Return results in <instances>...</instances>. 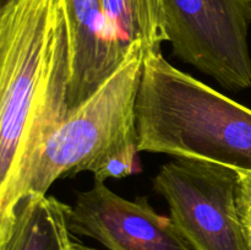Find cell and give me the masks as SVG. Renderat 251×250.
<instances>
[{"label": "cell", "instance_id": "cell-7", "mask_svg": "<svg viewBox=\"0 0 251 250\" xmlns=\"http://www.w3.org/2000/svg\"><path fill=\"white\" fill-rule=\"evenodd\" d=\"M71 81L93 88L107 80L124 60L100 0H68Z\"/></svg>", "mask_w": 251, "mask_h": 250}, {"label": "cell", "instance_id": "cell-10", "mask_svg": "<svg viewBox=\"0 0 251 250\" xmlns=\"http://www.w3.org/2000/svg\"><path fill=\"white\" fill-rule=\"evenodd\" d=\"M237 208L247 250H251V171L237 169Z\"/></svg>", "mask_w": 251, "mask_h": 250}, {"label": "cell", "instance_id": "cell-2", "mask_svg": "<svg viewBox=\"0 0 251 250\" xmlns=\"http://www.w3.org/2000/svg\"><path fill=\"white\" fill-rule=\"evenodd\" d=\"M139 152L251 171V109L146 50L136 102Z\"/></svg>", "mask_w": 251, "mask_h": 250}, {"label": "cell", "instance_id": "cell-5", "mask_svg": "<svg viewBox=\"0 0 251 250\" xmlns=\"http://www.w3.org/2000/svg\"><path fill=\"white\" fill-rule=\"evenodd\" d=\"M238 173L223 164L179 159L161 167L153 189L193 250H247L237 208Z\"/></svg>", "mask_w": 251, "mask_h": 250}, {"label": "cell", "instance_id": "cell-9", "mask_svg": "<svg viewBox=\"0 0 251 250\" xmlns=\"http://www.w3.org/2000/svg\"><path fill=\"white\" fill-rule=\"evenodd\" d=\"M113 33L124 53L144 42L145 51L161 50L167 42L163 0H100Z\"/></svg>", "mask_w": 251, "mask_h": 250}, {"label": "cell", "instance_id": "cell-11", "mask_svg": "<svg viewBox=\"0 0 251 250\" xmlns=\"http://www.w3.org/2000/svg\"><path fill=\"white\" fill-rule=\"evenodd\" d=\"M68 250H96V249H92V248L86 247V245L80 244V243L73 242V243H71L70 247H69Z\"/></svg>", "mask_w": 251, "mask_h": 250}, {"label": "cell", "instance_id": "cell-3", "mask_svg": "<svg viewBox=\"0 0 251 250\" xmlns=\"http://www.w3.org/2000/svg\"><path fill=\"white\" fill-rule=\"evenodd\" d=\"M142 41L131 44L119 68L49 136L25 184L24 199L47 195L59 178L90 172L95 181L137 171L136 102L144 68Z\"/></svg>", "mask_w": 251, "mask_h": 250}, {"label": "cell", "instance_id": "cell-1", "mask_svg": "<svg viewBox=\"0 0 251 250\" xmlns=\"http://www.w3.org/2000/svg\"><path fill=\"white\" fill-rule=\"evenodd\" d=\"M68 0H7L0 9V240L27 176L70 113Z\"/></svg>", "mask_w": 251, "mask_h": 250}, {"label": "cell", "instance_id": "cell-8", "mask_svg": "<svg viewBox=\"0 0 251 250\" xmlns=\"http://www.w3.org/2000/svg\"><path fill=\"white\" fill-rule=\"evenodd\" d=\"M69 207L54 196L25 198L9 235L0 242V250H68L74 242Z\"/></svg>", "mask_w": 251, "mask_h": 250}, {"label": "cell", "instance_id": "cell-13", "mask_svg": "<svg viewBox=\"0 0 251 250\" xmlns=\"http://www.w3.org/2000/svg\"><path fill=\"white\" fill-rule=\"evenodd\" d=\"M6 1H7V0H1V5L4 4V2H6Z\"/></svg>", "mask_w": 251, "mask_h": 250}, {"label": "cell", "instance_id": "cell-6", "mask_svg": "<svg viewBox=\"0 0 251 250\" xmlns=\"http://www.w3.org/2000/svg\"><path fill=\"white\" fill-rule=\"evenodd\" d=\"M68 222L71 233L98 240L108 250H193L147 196L126 200L102 181L77 193Z\"/></svg>", "mask_w": 251, "mask_h": 250}, {"label": "cell", "instance_id": "cell-4", "mask_svg": "<svg viewBox=\"0 0 251 250\" xmlns=\"http://www.w3.org/2000/svg\"><path fill=\"white\" fill-rule=\"evenodd\" d=\"M163 9L174 55L227 90L251 87L247 0H163Z\"/></svg>", "mask_w": 251, "mask_h": 250}, {"label": "cell", "instance_id": "cell-12", "mask_svg": "<svg viewBox=\"0 0 251 250\" xmlns=\"http://www.w3.org/2000/svg\"><path fill=\"white\" fill-rule=\"evenodd\" d=\"M247 2H248V4H249V6H250V9H251V0H247Z\"/></svg>", "mask_w": 251, "mask_h": 250}]
</instances>
